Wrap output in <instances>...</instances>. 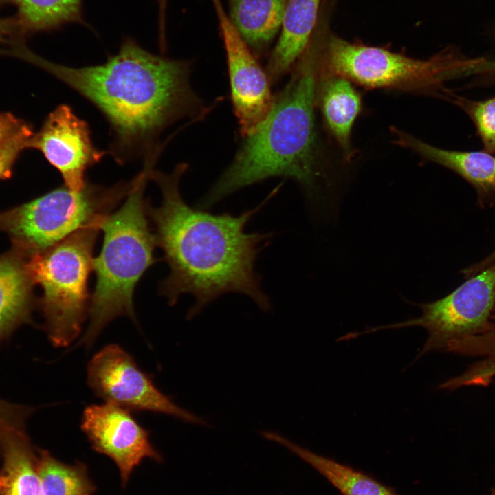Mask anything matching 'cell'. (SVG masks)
I'll return each instance as SVG.
<instances>
[{
  "instance_id": "obj_4",
  "label": "cell",
  "mask_w": 495,
  "mask_h": 495,
  "mask_svg": "<svg viewBox=\"0 0 495 495\" xmlns=\"http://www.w3.org/2000/svg\"><path fill=\"white\" fill-rule=\"evenodd\" d=\"M155 164L153 160L144 162L142 170L132 179L124 204L101 225L104 239L100 254L93 259L96 283L90 300L89 322L76 346L90 347L104 328L119 316L137 323L134 289L155 261L156 241L149 229L144 199Z\"/></svg>"
},
{
  "instance_id": "obj_15",
  "label": "cell",
  "mask_w": 495,
  "mask_h": 495,
  "mask_svg": "<svg viewBox=\"0 0 495 495\" xmlns=\"http://www.w3.org/2000/svg\"><path fill=\"white\" fill-rule=\"evenodd\" d=\"M320 1L289 0L281 34L267 64L272 82L291 71L305 50L317 25Z\"/></svg>"
},
{
  "instance_id": "obj_12",
  "label": "cell",
  "mask_w": 495,
  "mask_h": 495,
  "mask_svg": "<svg viewBox=\"0 0 495 495\" xmlns=\"http://www.w3.org/2000/svg\"><path fill=\"white\" fill-rule=\"evenodd\" d=\"M224 42L232 101L241 135L253 133L267 116L273 100L269 80L225 12L220 0H211Z\"/></svg>"
},
{
  "instance_id": "obj_29",
  "label": "cell",
  "mask_w": 495,
  "mask_h": 495,
  "mask_svg": "<svg viewBox=\"0 0 495 495\" xmlns=\"http://www.w3.org/2000/svg\"><path fill=\"white\" fill-rule=\"evenodd\" d=\"M492 257L495 259V251H494L492 254Z\"/></svg>"
},
{
  "instance_id": "obj_1",
  "label": "cell",
  "mask_w": 495,
  "mask_h": 495,
  "mask_svg": "<svg viewBox=\"0 0 495 495\" xmlns=\"http://www.w3.org/2000/svg\"><path fill=\"white\" fill-rule=\"evenodd\" d=\"M188 166L181 163L170 174L154 169L150 173V179L161 190L162 200L158 207L146 202V214L155 227L156 245L163 250L170 268L160 284V294L170 305L182 294L192 295L195 304L188 311V320L227 293L245 294L261 310L269 311L270 298L261 287L255 263L271 234L245 231L269 197L239 215L195 208L185 202L179 188Z\"/></svg>"
},
{
  "instance_id": "obj_16",
  "label": "cell",
  "mask_w": 495,
  "mask_h": 495,
  "mask_svg": "<svg viewBox=\"0 0 495 495\" xmlns=\"http://www.w3.org/2000/svg\"><path fill=\"white\" fill-rule=\"evenodd\" d=\"M319 74L316 91L325 124L346 157L351 158V131L362 111L361 96L349 80L320 69Z\"/></svg>"
},
{
  "instance_id": "obj_23",
  "label": "cell",
  "mask_w": 495,
  "mask_h": 495,
  "mask_svg": "<svg viewBox=\"0 0 495 495\" xmlns=\"http://www.w3.org/2000/svg\"><path fill=\"white\" fill-rule=\"evenodd\" d=\"M470 112L485 151L495 154V97L473 104Z\"/></svg>"
},
{
  "instance_id": "obj_25",
  "label": "cell",
  "mask_w": 495,
  "mask_h": 495,
  "mask_svg": "<svg viewBox=\"0 0 495 495\" xmlns=\"http://www.w3.org/2000/svg\"><path fill=\"white\" fill-rule=\"evenodd\" d=\"M28 125L10 113H0V146L17 135Z\"/></svg>"
},
{
  "instance_id": "obj_8",
  "label": "cell",
  "mask_w": 495,
  "mask_h": 495,
  "mask_svg": "<svg viewBox=\"0 0 495 495\" xmlns=\"http://www.w3.org/2000/svg\"><path fill=\"white\" fill-rule=\"evenodd\" d=\"M445 297L419 303L422 315L416 318L370 327L360 336L388 329L419 326L428 332L417 358L430 351H447L454 342L483 331L495 311V262L476 274Z\"/></svg>"
},
{
  "instance_id": "obj_27",
  "label": "cell",
  "mask_w": 495,
  "mask_h": 495,
  "mask_svg": "<svg viewBox=\"0 0 495 495\" xmlns=\"http://www.w3.org/2000/svg\"><path fill=\"white\" fill-rule=\"evenodd\" d=\"M159 6L160 41H166V9L167 0H157Z\"/></svg>"
},
{
  "instance_id": "obj_22",
  "label": "cell",
  "mask_w": 495,
  "mask_h": 495,
  "mask_svg": "<svg viewBox=\"0 0 495 495\" xmlns=\"http://www.w3.org/2000/svg\"><path fill=\"white\" fill-rule=\"evenodd\" d=\"M32 411V408L0 399V454L9 441L27 435L25 423Z\"/></svg>"
},
{
  "instance_id": "obj_5",
  "label": "cell",
  "mask_w": 495,
  "mask_h": 495,
  "mask_svg": "<svg viewBox=\"0 0 495 495\" xmlns=\"http://www.w3.org/2000/svg\"><path fill=\"white\" fill-rule=\"evenodd\" d=\"M102 223L82 228L43 252L26 257L27 270L43 295L39 305L45 329L54 346L69 345L89 316L88 279Z\"/></svg>"
},
{
  "instance_id": "obj_3",
  "label": "cell",
  "mask_w": 495,
  "mask_h": 495,
  "mask_svg": "<svg viewBox=\"0 0 495 495\" xmlns=\"http://www.w3.org/2000/svg\"><path fill=\"white\" fill-rule=\"evenodd\" d=\"M294 65L266 118L245 138L198 208L207 210L233 192L273 177L291 178L307 190L314 188L320 175L314 119L320 67L316 41H309Z\"/></svg>"
},
{
  "instance_id": "obj_21",
  "label": "cell",
  "mask_w": 495,
  "mask_h": 495,
  "mask_svg": "<svg viewBox=\"0 0 495 495\" xmlns=\"http://www.w3.org/2000/svg\"><path fill=\"white\" fill-rule=\"evenodd\" d=\"M37 468L43 495H93L96 487L82 462L64 463L43 449H37Z\"/></svg>"
},
{
  "instance_id": "obj_14",
  "label": "cell",
  "mask_w": 495,
  "mask_h": 495,
  "mask_svg": "<svg viewBox=\"0 0 495 495\" xmlns=\"http://www.w3.org/2000/svg\"><path fill=\"white\" fill-rule=\"evenodd\" d=\"M27 256L12 248L0 256V343L20 325L31 322L34 307Z\"/></svg>"
},
{
  "instance_id": "obj_11",
  "label": "cell",
  "mask_w": 495,
  "mask_h": 495,
  "mask_svg": "<svg viewBox=\"0 0 495 495\" xmlns=\"http://www.w3.org/2000/svg\"><path fill=\"white\" fill-rule=\"evenodd\" d=\"M28 148L42 153L61 175L67 187L80 191L87 185V170L107 153L95 146L87 122L67 104L57 107L41 129L30 138Z\"/></svg>"
},
{
  "instance_id": "obj_2",
  "label": "cell",
  "mask_w": 495,
  "mask_h": 495,
  "mask_svg": "<svg viewBox=\"0 0 495 495\" xmlns=\"http://www.w3.org/2000/svg\"><path fill=\"white\" fill-rule=\"evenodd\" d=\"M91 102L104 117L111 137L109 153L120 164L161 152L165 129L206 110L189 82L186 61L154 54L125 38L102 64L71 67L50 62L26 46L15 52Z\"/></svg>"
},
{
  "instance_id": "obj_24",
  "label": "cell",
  "mask_w": 495,
  "mask_h": 495,
  "mask_svg": "<svg viewBox=\"0 0 495 495\" xmlns=\"http://www.w3.org/2000/svg\"><path fill=\"white\" fill-rule=\"evenodd\" d=\"M32 127L29 124L21 133L0 146V180L11 177L14 165L21 151L28 148Z\"/></svg>"
},
{
  "instance_id": "obj_17",
  "label": "cell",
  "mask_w": 495,
  "mask_h": 495,
  "mask_svg": "<svg viewBox=\"0 0 495 495\" xmlns=\"http://www.w3.org/2000/svg\"><path fill=\"white\" fill-rule=\"evenodd\" d=\"M260 434L309 464L342 495H398L393 488L370 474L314 453L278 432L261 430Z\"/></svg>"
},
{
  "instance_id": "obj_20",
  "label": "cell",
  "mask_w": 495,
  "mask_h": 495,
  "mask_svg": "<svg viewBox=\"0 0 495 495\" xmlns=\"http://www.w3.org/2000/svg\"><path fill=\"white\" fill-rule=\"evenodd\" d=\"M7 1L15 8L12 16L24 39L27 36L55 30L66 23H84L83 0Z\"/></svg>"
},
{
  "instance_id": "obj_9",
  "label": "cell",
  "mask_w": 495,
  "mask_h": 495,
  "mask_svg": "<svg viewBox=\"0 0 495 495\" xmlns=\"http://www.w3.org/2000/svg\"><path fill=\"white\" fill-rule=\"evenodd\" d=\"M87 381L94 394L130 411H150L184 422L209 426L201 417L175 404L155 384L133 358L116 344L97 352L87 364Z\"/></svg>"
},
{
  "instance_id": "obj_7",
  "label": "cell",
  "mask_w": 495,
  "mask_h": 495,
  "mask_svg": "<svg viewBox=\"0 0 495 495\" xmlns=\"http://www.w3.org/2000/svg\"><path fill=\"white\" fill-rule=\"evenodd\" d=\"M317 35L320 71L366 88L431 93L468 66L466 61L449 54L415 59L382 47L352 43L318 28Z\"/></svg>"
},
{
  "instance_id": "obj_18",
  "label": "cell",
  "mask_w": 495,
  "mask_h": 495,
  "mask_svg": "<svg viewBox=\"0 0 495 495\" xmlns=\"http://www.w3.org/2000/svg\"><path fill=\"white\" fill-rule=\"evenodd\" d=\"M230 22L257 51L265 49L282 28L289 0H228Z\"/></svg>"
},
{
  "instance_id": "obj_26",
  "label": "cell",
  "mask_w": 495,
  "mask_h": 495,
  "mask_svg": "<svg viewBox=\"0 0 495 495\" xmlns=\"http://www.w3.org/2000/svg\"><path fill=\"white\" fill-rule=\"evenodd\" d=\"M6 3L7 0H0V7ZM20 42H24V39L19 32L14 17L0 16V44L9 46Z\"/></svg>"
},
{
  "instance_id": "obj_19",
  "label": "cell",
  "mask_w": 495,
  "mask_h": 495,
  "mask_svg": "<svg viewBox=\"0 0 495 495\" xmlns=\"http://www.w3.org/2000/svg\"><path fill=\"white\" fill-rule=\"evenodd\" d=\"M1 456L0 495H43L37 453L28 436L8 442Z\"/></svg>"
},
{
  "instance_id": "obj_28",
  "label": "cell",
  "mask_w": 495,
  "mask_h": 495,
  "mask_svg": "<svg viewBox=\"0 0 495 495\" xmlns=\"http://www.w3.org/2000/svg\"><path fill=\"white\" fill-rule=\"evenodd\" d=\"M490 495H495V487L491 490Z\"/></svg>"
},
{
  "instance_id": "obj_6",
  "label": "cell",
  "mask_w": 495,
  "mask_h": 495,
  "mask_svg": "<svg viewBox=\"0 0 495 495\" xmlns=\"http://www.w3.org/2000/svg\"><path fill=\"white\" fill-rule=\"evenodd\" d=\"M132 185L106 188L87 183L80 191L65 185L28 203L0 212V230L26 256L47 250L78 230L102 223Z\"/></svg>"
},
{
  "instance_id": "obj_13",
  "label": "cell",
  "mask_w": 495,
  "mask_h": 495,
  "mask_svg": "<svg viewBox=\"0 0 495 495\" xmlns=\"http://www.w3.org/2000/svg\"><path fill=\"white\" fill-rule=\"evenodd\" d=\"M395 142L425 159L455 172L476 190L481 208L495 204V157L486 151H457L439 148L394 128Z\"/></svg>"
},
{
  "instance_id": "obj_10",
  "label": "cell",
  "mask_w": 495,
  "mask_h": 495,
  "mask_svg": "<svg viewBox=\"0 0 495 495\" xmlns=\"http://www.w3.org/2000/svg\"><path fill=\"white\" fill-rule=\"evenodd\" d=\"M80 428L92 449L115 463L122 487L144 459L162 461L150 441L149 432L127 409L107 402L89 405L82 412Z\"/></svg>"
}]
</instances>
